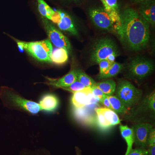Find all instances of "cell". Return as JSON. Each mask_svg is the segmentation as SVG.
<instances>
[{
	"mask_svg": "<svg viewBox=\"0 0 155 155\" xmlns=\"http://www.w3.org/2000/svg\"><path fill=\"white\" fill-rule=\"evenodd\" d=\"M112 110L116 114L123 115L127 114L128 109L125 107L122 102L116 96H108Z\"/></svg>",
	"mask_w": 155,
	"mask_h": 155,
	"instance_id": "cell-20",
	"label": "cell"
},
{
	"mask_svg": "<svg viewBox=\"0 0 155 155\" xmlns=\"http://www.w3.org/2000/svg\"><path fill=\"white\" fill-rule=\"evenodd\" d=\"M155 145V131L154 128H153L150 132L147 141L148 146Z\"/></svg>",
	"mask_w": 155,
	"mask_h": 155,
	"instance_id": "cell-29",
	"label": "cell"
},
{
	"mask_svg": "<svg viewBox=\"0 0 155 155\" xmlns=\"http://www.w3.org/2000/svg\"><path fill=\"white\" fill-rule=\"evenodd\" d=\"M94 98H95L92 93L91 87H87L73 93L71 102L75 108L80 109L91 104Z\"/></svg>",
	"mask_w": 155,
	"mask_h": 155,
	"instance_id": "cell-11",
	"label": "cell"
},
{
	"mask_svg": "<svg viewBox=\"0 0 155 155\" xmlns=\"http://www.w3.org/2000/svg\"><path fill=\"white\" fill-rule=\"evenodd\" d=\"M102 3L104 9L116 20H119L120 12L117 0H100Z\"/></svg>",
	"mask_w": 155,
	"mask_h": 155,
	"instance_id": "cell-16",
	"label": "cell"
},
{
	"mask_svg": "<svg viewBox=\"0 0 155 155\" xmlns=\"http://www.w3.org/2000/svg\"><path fill=\"white\" fill-rule=\"evenodd\" d=\"M119 129L121 135L125 140L127 145V149L125 155H127L132 149L134 143V134L132 128H130L127 125H120Z\"/></svg>",
	"mask_w": 155,
	"mask_h": 155,
	"instance_id": "cell-15",
	"label": "cell"
},
{
	"mask_svg": "<svg viewBox=\"0 0 155 155\" xmlns=\"http://www.w3.org/2000/svg\"><path fill=\"white\" fill-rule=\"evenodd\" d=\"M123 69V64L114 62L107 72L102 74H99L98 78L99 79H107L115 77L118 75Z\"/></svg>",
	"mask_w": 155,
	"mask_h": 155,
	"instance_id": "cell-21",
	"label": "cell"
},
{
	"mask_svg": "<svg viewBox=\"0 0 155 155\" xmlns=\"http://www.w3.org/2000/svg\"><path fill=\"white\" fill-rule=\"evenodd\" d=\"M38 104L41 110L52 113L58 109L59 105V100L55 95L47 94L41 97Z\"/></svg>",
	"mask_w": 155,
	"mask_h": 155,
	"instance_id": "cell-14",
	"label": "cell"
},
{
	"mask_svg": "<svg viewBox=\"0 0 155 155\" xmlns=\"http://www.w3.org/2000/svg\"><path fill=\"white\" fill-rule=\"evenodd\" d=\"M50 20L57 23L61 30L67 31L74 35H78L77 29L72 18L67 13L61 10H54Z\"/></svg>",
	"mask_w": 155,
	"mask_h": 155,
	"instance_id": "cell-9",
	"label": "cell"
},
{
	"mask_svg": "<svg viewBox=\"0 0 155 155\" xmlns=\"http://www.w3.org/2000/svg\"><path fill=\"white\" fill-rule=\"evenodd\" d=\"M149 147L147 150V155H155V145Z\"/></svg>",
	"mask_w": 155,
	"mask_h": 155,
	"instance_id": "cell-31",
	"label": "cell"
},
{
	"mask_svg": "<svg viewBox=\"0 0 155 155\" xmlns=\"http://www.w3.org/2000/svg\"><path fill=\"white\" fill-rule=\"evenodd\" d=\"M113 63L107 60H103L99 62L98 64L100 67V73L99 74H102L107 72L110 68Z\"/></svg>",
	"mask_w": 155,
	"mask_h": 155,
	"instance_id": "cell-26",
	"label": "cell"
},
{
	"mask_svg": "<svg viewBox=\"0 0 155 155\" xmlns=\"http://www.w3.org/2000/svg\"><path fill=\"white\" fill-rule=\"evenodd\" d=\"M0 99L3 105L11 110H16L31 115H36L41 110L37 103L26 99L12 88L2 87Z\"/></svg>",
	"mask_w": 155,
	"mask_h": 155,
	"instance_id": "cell-2",
	"label": "cell"
},
{
	"mask_svg": "<svg viewBox=\"0 0 155 155\" xmlns=\"http://www.w3.org/2000/svg\"><path fill=\"white\" fill-rule=\"evenodd\" d=\"M133 1L136 3H140V4H141V3L145 2L152 1V0H133Z\"/></svg>",
	"mask_w": 155,
	"mask_h": 155,
	"instance_id": "cell-32",
	"label": "cell"
},
{
	"mask_svg": "<svg viewBox=\"0 0 155 155\" xmlns=\"http://www.w3.org/2000/svg\"><path fill=\"white\" fill-rule=\"evenodd\" d=\"M76 155H81L80 151L78 149V148L76 147Z\"/></svg>",
	"mask_w": 155,
	"mask_h": 155,
	"instance_id": "cell-33",
	"label": "cell"
},
{
	"mask_svg": "<svg viewBox=\"0 0 155 155\" xmlns=\"http://www.w3.org/2000/svg\"><path fill=\"white\" fill-rule=\"evenodd\" d=\"M38 11L42 16L50 19L54 12L52 9L44 0H38Z\"/></svg>",
	"mask_w": 155,
	"mask_h": 155,
	"instance_id": "cell-23",
	"label": "cell"
},
{
	"mask_svg": "<svg viewBox=\"0 0 155 155\" xmlns=\"http://www.w3.org/2000/svg\"><path fill=\"white\" fill-rule=\"evenodd\" d=\"M92 22L97 27L108 31L113 30L116 20L104 8H94L89 11Z\"/></svg>",
	"mask_w": 155,
	"mask_h": 155,
	"instance_id": "cell-7",
	"label": "cell"
},
{
	"mask_svg": "<svg viewBox=\"0 0 155 155\" xmlns=\"http://www.w3.org/2000/svg\"><path fill=\"white\" fill-rule=\"evenodd\" d=\"M99 101L102 104H103L105 107V108H108V109H111L112 110L110 103V101H109V99H108L107 95H105Z\"/></svg>",
	"mask_w": 155,
	"mask_h": 155,
	"instance_id": "cell-30",
	"label": "cell"
},
{
	"mask_svg": "<svg viewBox=\"0 0 155 155\" xmlns=\"http://www.w3.org/2000/svg\"><path fill=\"white\" fill-rule=\"evenodd\" d=\"M129 77L140 80L149 76L154 69L153 62L142 57H136L131 60L127 66Z\"/></svg>",
	"mask_w": 155,
	"mask_h": 155,
	"instance_id": "cell-6",
	"label": "cell"
},
{
	"mask_svg": "<svg viewBox=\"0 0 155 155\" xmlns=\"http://www.w3.org/2000/svg\"><path fill=\"white\" fill-rule=\"evenodd\" d=\"M153 125L149 123H140L132 127L134 134V143L140 148L145 149Z\"/></svg>",
	"mask_w": 155,
	"mask_h": 155,
	"instance_id": "cell-10",
	"label": "cell"
},
{
	"mask_svg": "<svg viewBox=\"0 0 155 155\" xmlns=\"http://www.w3.org/2000/svg\"><path fill=\"white\" fill-rule=\"evenodd\" d=\"M17 45L21 51L25 50L33 58L41 62L51 63V57L53 46L49 39L41 41L25 42L17 41Z\"/></svg>",
	"mask_w": 155,
	"mask_h": 155,
	"instance_id": "cell-3",
	"label": "cell"
},
{
	"mask_svg": "<svg viewBox=\"0 0 155 155\" xmlns=\"http://www.w3.org/2000/svg\"><path fill=\"white\" fill-rule=\"evenodd\" d=\"M95 110L97 114L98 123L100 127L103 129H107V128L110 127L111 126L109 125V123L106 121L104 116L100 110V108H96L95 109Z\"/></svg>",
	"mask_w": 155,
	"mask_h": 155,
	"instance_id": "cell-24",
	"label": "cell"
},
{
	"mask_svg": "<svg viewBox=\"0 0 155 155\" xmlns=\"http://www.w3.org/2000/svg\"><path fill=\"white\" fill-rule=\"evenodd\" d=\"M86 87H87L84 86L82 84L77 80L71 84L69 86H67V87H63L62 89L70 92H72V93H74L76 92L82 90Z\"/></svg>",
	"mask_w": 155,
	"mask_h": 155,
	"instance_id": "cell-25",
	"label": "cell"
},
{
	"mask_svg": "<svg viewBox=\"0 0 155 155\" xmlns=\"http://www.w3.org/2000/svg\"><path fill=\"white\" fill-rule=\"evenodd\" d=\"M139 14L150 25L153 27L155 25V0L148 1L140 4Z\"/></svg>",
	"mask_w": 155,
	"mask_h": 155,
	"instance_id": "cell-13",
	"label": "cell"
},
{
	"mask_svg": "<svg viewBox=\"0 0 155 155\" xmlns=\"http://www.w3.org/2000/svg\"><path fill=\"white\" fill-rule=\"evenodd\" d=\"M68 51L67 50L62 48H57L53 50L51 59V63L57 65H62L68 61Z\"/></svg>",
	"mask_w": 155,
	"mask_h": 155,
	"instance_id": "cell-17",
	"label": "cell"
},
{
	"mask_svg": "<svg viewBox=\"0 0 155 155\" xmlns=\"http://www.w3.org/2000/svg\"><path fill=\"white\" fill-rule=\"evenodd\" d=\"M127 155H147V150L140 148L132 149Z\"/></svg>",
	"mask_w": 155,
	"mask_h": 155,
	"instance_id": "cell-28",
	"label": "cell"
},
{
	"mask_svg": "<svg viewBox=\"0 0 155 155\" xmlns=\"http://www.w3.org/2000/svg\"><path fill=\"white\" fill-rule=\"evenodd\" d=\"M95 86L100 89L106 95L111 96L116 91V82L112 79H107L96 83Z\"/></svg>",
	"mask_w": 155,
	"mask_h": 155,
	"instance_id": "cell-18",
	"label": "cell"
},
{
	"mask_svg": "<svg viewBox=\"0 0 155 155\" xmlns=\"http://www.w3.org/2000/svg\"><path fill=\"white\" fill-rule=\"evenodd\" d=\"M91 89L93 95L95 98L97 99L98 100L101 99L105 95L100 89L96 86L93 87H91Z\"/></svg>",
	"mask_w": 155,
	"mask_h": 155,
	"instance_id": "cell-27",
	"label": "cell"
},
{
	"mask_svg": "<svg viewBox=\"0 0 155 155\" xmlns=\"http://www.w3.org/2000/svg\"><path fill=\"white\" fill-rule=\"evenodd\" d=\"M105 118L106 121L110 126L118 125L120 124V120L119 116L113 110L107 108H100Z\"/></svg>",
	"mask_w": 155,
	"mask_h": 155,
	"instance_id": "cell-19",
	"label": "cell"
},
{
	"mask_svg": "<svg viewBox=\"0 0 155 155\" xmlns=\"http://www.w3.org/2000/svg\"><path fill=\"white\" fill-rule=\"evenodd\" d=\"M77 80L87 87L94 86L96 82L85 72L79 69H75Z\"/></svg>",
	"mask_w": 155,
	"mask_h": 155,
	"instance_id": "cell-22",
	"label": "cell"
},
{
	"mask_svg": "<svg viewBox=\"0 0 155 155\" xmlns=\"http://www.w3.org/2000/svg\"><path fill=\"white\" fill-rule=\"evenodd\" d=\"M45 78L47 81L45 84L55 88H62L67 87L77 80L75 69L71 70L66 75L59 78L54 79L48 77Z\"/></svg>",
	"mask_w": 155,
	"mask_h": 155,
	"instance_id": "cell-12",
	"label": "cell"
},
{
	"mask_svg": "<svg viewBox=\"0 0 155 155\" xmlns=\"http://www.w3.org/2000/svg\"><path fill=\"white\" fill-rule=\"evenodd\" d=\"M113 31L122 44L133 51L143 49L149 41V24L132 8H126L120 12Z\"/></svg>",
	"mask_w": 155,
	"mask_h": 155,
	"instance_id": "cell-1",
	"label": "cell"
},
{
	"mask_svg": "<svg viewBox=\"0 0 155 155\" xmlns=\"http://www.w3.org/2000/svg\"><path fill=\"white\" fill-rule=\"evenodd\" d=\"M115 91L116 96L127 109L138 104L142 96L141 90L125 80L119 82Z\"/></svg>",
	"mask_w": 155,
	"mask_h": 155,
	"instance_id": "cell-5",
	"label": "cell"
},
{
	"mask_svg": "<svg viewBox=\"0 0 155 155\" xmlns=\"http://www.w3.org/2000/svg\"><path fill=\"white\" fill-rule=\"evenodd\" d=\"M119 55V51L114 42L110 39L102 38L94 45L91 54V60L95 64L103 60L114 63Z\"/></svg>",
	"mask_w": 155,
	"mask_h": 155,
	"instance_id": "cell-4",
	"label": "cell"
},
{
	"mask_svg": "<svg viewBox=\"0 0 155 155\" xmlns=\"http://www.w3.org/2000/svg\"><path fill=\"white\" fill-rule=\"evenodd\" d=\"M44 25L49 40L56 47L71 50V45L67 37L58 30L47 19H43Z\"/></svg>",
	"mask_w": 155,
	"mask_h": 155,
	"instance_id": "cell-8",
	"label": "cell"
}]
</instances>
